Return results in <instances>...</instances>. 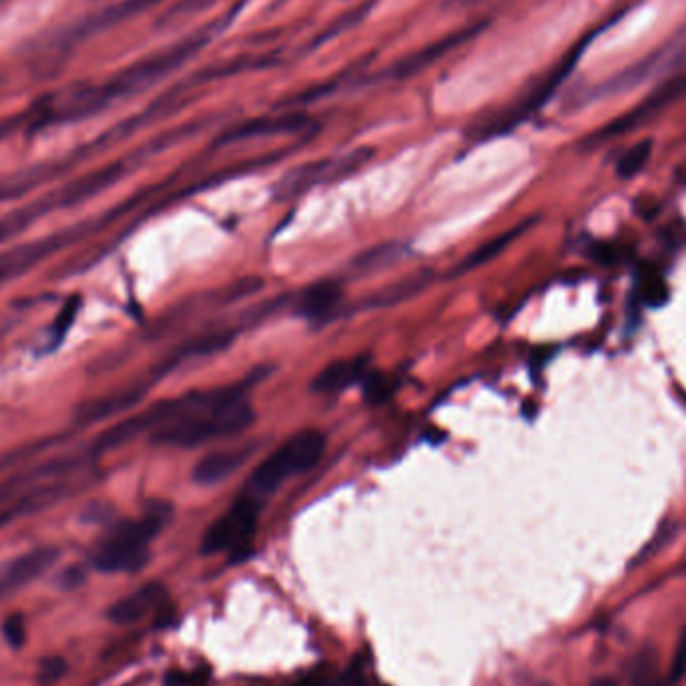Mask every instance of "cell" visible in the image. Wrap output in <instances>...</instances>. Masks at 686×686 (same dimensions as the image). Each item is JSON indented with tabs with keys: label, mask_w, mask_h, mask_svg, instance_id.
Listing matches in <instances>:
<instances>
[{
	"label": "cell",
	"mask_w": 686,
	"mask_h": 686,
	"mask_svg": "<svg viewBox=\"0 0 686 686\" xmlns=\"http://www.w3.org/2000/svg\"><path fill=\"white\" fill-rule=\"evenodd\" d=\"M265 373L264 368L257 373H250L243 382L165 399L119 425L111 434V442L119 444L149 430L157 444L193 448L215 437L241 434L255 418L247 399L251 385L265 378Z\"/></svg>",
	"instance_id": "1"
},
{
	"label": "cell",
	"mask_w": 686,
	"mask_h": 686,
	"mask_svg": "<svg viewBox=\"0 0 686 686\" xmlns=\"http://www.w3.org/2000/svg\"><path fill=\"white\" fill-rule=\"evenodd\" d=\"M172 508L153 504L137 520H123L94 546L93 567L101 572H139L151 558V542L169 522Z\"/></svg>",
	"instance_id": "2"
},
{
	"label": "cell",
	"mask_w": 686,
	"mask_h": 686,
	"mask_svg": "<svg viewBox=\"0 0 686 686\" xmlns=\"http://www.w3.org/2000/svg\"><path fill=\"white\" fill-rule=\"evenodd\" d=\"M326 444L328 440L319 430H302L293 434L253 470L245 484V494L259 501L271 496L291 475L312 470L321 460Z\"/></svg>",
	"instance_id": "3"
},
{
	"label": "cell",
	"mask_w": 686,
	"mask_h": 686,
	"mask_svg": "<svg viewBox=\"0 0 686 686\" xmlns=\"http://www.w3.org/2000/svg\"><path fill=\"white\" fill-rule=\"evenodd\" d=\"M259 510L262 501L251 498L250 494L243 492L238 500L233 501V506L205 532L201 542V552H229L233 562L245 560L251 555L255 541Z\"/></svg>",
	"instance_id": "4"
},
{
	"label": "cell",
	"mask_w": 686,
	"mask_h": 686,
	"mask_svg": "<svg viewBox=\"0 0 686 686\" xmlns=\"http://www.w3.org/2000/svg\"><path fill=\"white\" fill-rule=\"evenodd\" d=\"M588 39L582 40L579 45H574V49H570L562 61H558V65L541 80L536 82L529 93L524 94L516 105L510 106L506 113H501L498 119L492 120L490 125L484 127L482 139L486 137H498L512 131L518 125H522L524 120H529L541 106L546 105L550 101V97L556 93V89L562 85V80L567 79L572 73V68L579 63L581 54L586 49Z\"/></svg>",
	"instance_id": "5"
},
{
	"label": "cell",
	"mask_w": 686,
	"mask_h": 686,
	"mask_svg": "<svg viewBox=\"0 0 686 686\" xmlns=\"http://www.w3.org/2000/svg\"><path fill=\"white\" fill-rule=\"evenodd\" d=\"M683 97H686V73L678 75V77H673V79L664 80L659 89L648 94L640 105L634 106L631 113H626L621 119L612 120L605 129H600L593 137H588L584 141V145H600L608 139H614V137H621L624 132L634 131L636 127H640L643 123L652 119L655 115H659L662 109L673 105Z\"/></svg>",
	"instance_id": "6"
},
{
	"label": "cell",
	"mask_w": 686,
	"mask_h": 686,
	"mask_svg": "<svg viewBox=\"0 0 686 686\" xmlns=\"http://www.w3.org/2000/svg\"><path fill=\"white\" fill-rule=\"evenodd\" d=\"M370 158V153L356 151L352 155L342 158H330V161H321L307 165L304 169L290 173L278 187V199H290L305 193L309 187L319 186L321 181H331L338 179L342 175L356 172L359 165H364Z\"/></svg>",
	"instance_id": "7"
},
{
	"label": "cell",
	"mask_w": 686,
	"mask_h": 686,
	"mask_svg": "<svg viewBox=\"0 0 686 686\" xmlns=\"http://www.w3.org/2000/svg\"><path fill=\"white\" fill-rule=\"evenodd\" d=\"M59 558L56 548H37L0 564V600L23 590L37 581L42 572L53 567Z\"/></svg>",
	"instance_id": "8"
},
{
	"label": "cell",
	"mask_w": 686,
	"mask_h": 686,
	"mask_svg": "<svg viewBox=\"0 0 686 686\" xmlns=\"http://www.w3.org/2000/svg\"><path fill=\"white\" fill-rule=\"evenodd\" d=\"M167 588L158 582H149L137 593L125 596L119 602L109 608V619L115 624H132L145 619L147 614L157 612L158 608L167 605Z\"/></svg>",
	"instance_id": "9"
},
{
	"label": "cell",
	"mask_w": 686,
	"mask_h": 686,
	"mask_svg": "<svg viewBox=\"0 0 686 686\" xmlns=\"http://www.w3.org/2000/svg\"><path fill=\"white\" fill-rule=\"evenodd\" d=\"M370 373V357L357 356L352 359H338L331 361L323 370L317 373L312 382L314 394H338L356 383L364 382V378Z\"/></svg>",
	"instance_id": "10"
},
{
	"label": "cell",
	"mask_w": 686,
	"mask_h": 686,
	"mask_svg": "<svg viewBox=\"0 0 686 686\" xmlns=\"http://www.w3.org/2000/svg\"><path fill=\"white\" fill-rule=\"evenodd\" d=\"M669 300H671V290H669L666 279L660 274L659 267L650 264L640 265L636 271L633 302H631V312H628L631 321L638 314L640 307L659 309V307L669 304Z\"/></svg>",
	"instance_id": "11"
},
{
	"label": "cell",
	"mask_w": 686,
	"mask_h": 686,
	"mask_svg": "<svg viewBox=\"0 0 686 686\" xmlns=\"http://www.w3.org/2000/svg\"><path fill=\"white\" fill-rule=\"evenodd\" d=\"M343 290L335 281H317L295 300V314L305 319H328L342 302Z\"/></svg>",
	"instance_id": "12"
},
{
	"label": "cell",
	"mask_w": 686,
	"mask_h": 686,
	"mask_svg": "<svg viewBox=\"0 0 686 686\" xmlns=\"http://www.w3.org/2000/svg\"><path fill=\"white\" fill-rule=\"evenodd\" d=\"M251 448L229 449L205 456L193 470V480L201 486H213L224 482L225 478L239 470L245 460L250 458Z\"/></svg>",
	"instance_id": "13"
},
{
	"label": "cell",
	"mask_w": 686,
	"mask_h": 686,
	"mask_svg": "<svg viewBox=\"0 0 686 686\" xmlns=\"http://www.w3.org/2000/svg\"><path fill=\"white\" fill-rule=\"evenodd\" d=\"M312 120L300 117V115H288L279 119H257L241 125L238 129L227 132L221 143H231L239 139H250V137H262V135H276V132H300L307 129Z\"/></svg>",
	"instance_id": "14"
},
{
	"label": "cell",
	"mask_w": 686,
	"mask_h": 686,
	"mask_svg": "<svg viewBox=\"0 0 686 686\" xmlns=\"http://www.w3.org/2000/svg\"><path fill=\"white\" fill-rule=\"evenodd\" d=\"M538 219H526L524 224L516 225L514 229H510V231H506V233H501L498 238L492 239L488 243H484L480 250L474 251L468 259H463L462 265H458V269H454V276H462L466 271H472L475 267H480V265L488 264L492 262L494 257H498L501 251L506 250L512 241L520 238L526 229H530L532 225L536 224Z\"/></svg>",
	"instance_id": "15"
},
{
	"label": "cell",
	"mask_w": 686,
	"mask_h": 686,
	"mask_svg": "<svg viewBox=\"0 0 686 686\" xmlns=\"http://www.w3.org/2000/svg\"><path fill=\"white\" fill-rule=\"evenodd\" d=\"M628 681L633 686H666L660 674L659 652L655 648H643L626 664Z\"/></svg>",
	"instance_id": "16"
},
{
	"label": "cell",
	"mask_w": 686,
	"mask_h": 686,
	"mask_svg": "<svg viewBox=\"0 0 686 686\" xmlns=\"http://www.w3.org/2000/svg\"><path fill=\"white\" fill-rule=\"evenodd\" d=\"M652 155V139H645L631 147L617 163V175L622 181H628L647 167L648 158Z\"/></svg>",
	"instance_id": "17"
},
{
	"label": "cell",
	"mask_w": 686,
	"mask_h": 686,
	"mask_svg": "<svg viewBox=\"0 0 686 686\" xmlns=\"http://www.w3.org/2000/svg\"><path fill=\"white\" fill-rule=\"evenodd\" d=\"M361 385H364V397L371 406H380L383 402H388L390 397L396 394L397 390L396 378L385 376V373H380V371H370L364 378Z\"/></svg>",
	"instance_id": "18"
},
{
	"label": "cell",
	"mask_w": 686,
	"mask_h": 686,
	"mask_svg": "<svg viewBox=\"0 0 686 686\" xmlns=\"http://www.w3.org/2000/svg\"><path fill=\"white\" fill-rule=\"evenodd\" d=\"M295 686H364V673L361 666H350L342 676L326 673V671H314L302 678Z\"/></svg>",
	"instance_id": "19"
},
{
	"label": "cell",
	"mask_w": 686,
	"mask_h": 686,
	"mask_svg": "<svg viewBox=\"0 0 686 686\" xmlns=\"http://www.w3.org/2000/svg\"><path fill=\"white\" fill-rule=\"evenodd\" d=\"M428 283V276L425 274H418V276H411V278L402 281V283H394L390 288L376 293L373 297V305H392L406 300L409 295L418 293V291L425 288Z\"/></svg>",
	"instance_id": "20"
},
{
	"label": "cell",
	"mask_w": 686,
	"mask_h": 686,
	"mask_svg": "<svg viewBox=\"0 0 686 686\" xmlns=\"http://www.w3.org/2000/svg\"><path fill=\"white\" fill-rule=\"evenodd\" d=\"M586 253L590 259L600 265H617L622 259H626V251H622L619 245L608 243V241H590Z\"/></svg>",
	"instance_id": "21"
},
{
	"label": "cell",
	"mask_w": 686,
	"mask_h": 686,
	"mask_svg": "<svg viewBox=\"0 0 686 686\" xmlns=\"http://www.w3.org/2000/svg\"><path fill=\"white\" fill-rule=\"evenodd\" d=\"M2 634L7 638V643L13 648H21L27 640V624L23 614H13L9 617L2 624Z\"/></svg>",
	"instance_id": "22"
},
{
	"label": "cell",
	"mask_w": 686,
	"mask_h": 686,
	"mask_svg": "<svg viewBox=\"0 0 686 686\" xmlns=\"http://www.w3.org/2000/svg\"><path fill=\"white\" fill-rule=\"evenodd\" d=\"M686 674V631L678 638L676 648H674L673 662H671V671L666 676V685H676L685 678Z\"/></svg>",
	"instance_id": "23"
},
{
	"label": "cell",
	"mask_w": 686,
	"mask_h": 686,
	"mask_svg": "<svg viewBox=\"0 0 686 686\" xmlns=\"http://www.w3.org/2000/svg\"><path fill=\"white\" fill-rule=\"evenodd\" d=\"M66 671V662L61 657H51L40 662L39 678L42 685L56 683Z\"/></svg>",
	"instance_id": "24"
},
{
	"label": "cell",
	"mask_w": 686,
	"mask_h": 686,
	"mask_svg": "<svg viewBox=\"0 0 686 686\" xmlns=\"http://www.w3.org/2000/svg\"><path fill=\"white\" fill-rule=\"evenodd\" d=\"M673 534V524H662V526H660L659 534H657L652 541L648 542L647 546H645V550H643L640 555L636 556L634 560H636V562H643V560H647L648 556L659 552L660 548L669 542V538H671Z\"/></svg>",
	"instance_id": "25"
},
{
	"label": "cell",
	"mask_w": 686,
	"mask_h": 686,
	"mask_svg": "<svg viewBox=\"0 0 686 686\" xmlns=\"http://www.w3.org/2000/svg\"><path fill=\"white\" fill-rule=\"evenodd\" d=\"M207 676L205 674H181L175 673L167 676V685L169 686H203V681Z\"/></svg>",
	"instance_id": "26"
},
{
	"label": "cell",
	"mask_w": 686,
	"mask_h": 686,
	"mask_svg": "<svg viewBox=\"0 0 686 686\" xmlns=\"http://www.w3.org/2000/svg\"><path fill=\"white\" fill-rule=\"evenodd\" d=\"M590 686H621L612 676H598V678H594Z\"/></svg>",
	"instance_id": "27"
}]
</instances>
